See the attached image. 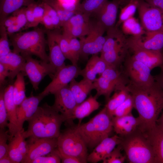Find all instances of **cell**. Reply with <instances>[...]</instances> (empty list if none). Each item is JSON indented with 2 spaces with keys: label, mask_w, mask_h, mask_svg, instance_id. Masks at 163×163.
Instances as JSON below:
<instances>
[{
  "label": "cell",
  "mask_w": 163,
  "mask_h": 163,
  "mask_svg": "<svg viewBox=\"0 0 163 163\" xmlns=\"http://www.w3.org/2000/svg\"><path fill=\"white\" fill-rule=\"evenodd\" d=\"M28 138V151L22 163H31L37 158L50 153L57 147V138Z\"/></svg>",
  "instance_id": "7c38bea8"
},
{
  "label": "cell",
  "mask_w": 163,
  "mask_h": 163,
  "mask_svg": "<svg viewBox=\"0 0 163 163\" xmlns=\"http://www.w3.org/2000/svg\"><path fill=\"white\" fill-rule=\"evenodd\" d=\"M133 108V100L130 93L125 101L114 111L113 117H120L132 113Z\"/></svg>",
  "instance_id": "7bdbcfd3"
},
{
  "label": "cell",
  "mask_w": 163,
  "mask_h": 163,
  "mask_svg": "<svg viewBox=\"0 0 163 163\" xmlns=\"http://www.w3.org/2000/svg\"><path fill=\"white\" fill-rule=\"evenodd\" d=\"M91 21L88 25L85 26L62 28V34L71 38H80L87 36L90 31Z\"/></svg>",
  "instance_id": "f35d334b"
},
{
  "label": "cell",
  "mask_w": 163,
  "mask_h": 163,
  "mask_svg": "<svg viewBox=\"0 0 163 163\" xmlns=\"http://www.w3.org/2000/svg\"><path fill=\"white\" fill-rule=\"evenodd\" d=\"M128 50L127 44L110 51L101 53L100 57L110 67L117 68Z\"/></svg>",
  "instance_id": "f1b7e54d"
},
{
  "label": "cell",
  "mask_w": 163,
  "mask_h": 163,
  "mask_svg": "<svg viewBox=\"0 0 163 163\" xmlns=\"http://www.w3.org/2000/svg\"><path fill=\"white\" fill-rule=\"evenodd\" d=\"M57 148L49 154L37 158L31 163H61V160L57 152Z\"/></svg>",
  "instance_id": "7dc6e473"
},
{
  "label": "cell",
  "mask_w": 163,
  "mask_h": 163,
  "mask_svg": "<svg viewBox=\"0 0 163 163\" xmlns=\"http://www.w3.org/2000/svg\"><path fill=\"white\" fill-rule=\"evenodd\" d=\"M69 87L77 105L84 101L91 91L94 89L93 82L84 78L79 82L73 79Z\"/></svg>",
  "instance_id": "d4e9b609"
},
{
  "label": "cell",
  "mask_w": 163,
  "mask_h": 163,
  "mask_svg": "<svg viewBox=\"0 0 163 163\" xmlns=\"http://www.w3.org/2000/svg\"><path fill=\"white\" fill-rule=\"evenodd\" d=\"M113 129L117 134L123 137L129 135L137 130L141 123L138 117H135L131 113L120 117L112 118Z\"/></svg>",
  "instance_id": "d6986e66"
},
{
  "label": "cell",
  "mask_w": 163,
  "mask_h": 163,
  "mask_svg": "<svg viewBox=\"0 0 163 163\" xmlns=\"http://www.w3.org/2000/svg\"><path fill=\"white\" fill-rule=\"evenodd\" d=\"M57 152L62 163H82L78 159L73 156L65 154L60 152L57 148Z\"/></svg>",
  "instance_id": "9f6ffc18"
},
{
  "label": "cell",
  "mask_w": 163,
  "mask_h": 163,
  "mask_svg": "<svg viewBox=\"0 0 163 163\" xmlns=\"http://www.w3.org/2000/svg\"><path fill=\"white\" fill-rule=\"evenodd\" d=\"M122 150L120 144L115 147L102 161L103 163H123L126 157L121 152Z\"/></svg>",
  "instance_id": "f6af8a7d"
},
{
  "label": "cell",
  "mask_w": 163,
  "mask_h": 163,
  "mask_svg": "<svg viewBox=\"0 0 163 163\" xmlns=\"http://www.w3.org/2000/svg\"><path fill=\"white\" fill-rule=\"evenodd\" d=\"M143 133L152 146L156 163H163V129L156 124L154 127Z\"/></svg>",
  "instance_id": "603a6c76"
},
{
  "label": "cell",
  "mask_w": 163,
  "mask_h": 163,
  "mask_svg": "<svg viewBox=\"0 0 163 163\" xmlns=\"http://www.w3.org/2000/svg\"><path fill=\"white\" fill-rule=\"evenodd\" d=\"M27 130L24 132L25 138H57L65 120L52 106L45 103L39 106L33 115L27 121Z\"/></svg>",
  "instance_id": "7a4b0ae2"
},
{
  "label": "cell",
  "mask_w": 163,
  "mask_h": 163,
  "mask_svg": "<svg viewBox=\"0 0 163 163\" xmlns=\"http://www.w3.org/2000/svg\"><path fill=\"white\" fill-rule=\"evenodd\" d=\"M156 124L159 127L163 129V112L160 117L158 119Z\"/></svg>",
  "instance_id": "be15d7a7"
},
{
  "label": "cell",
  "mask_w": 163,
  "mask_h": 163,
  "mask_svg": "<svg viewBox=\"0 0 163 163\" xmlns=\"http://www.w3.org/2000/svg\"><path fill=\"white\" fill-rule=\"evenodd\" d=\"M120 6L116 0L108 1L94 15L97 21L104 27L106 31L115 26Z\"/></svg>",
  "instance_id": "ac0fdd59"
},
{
  "label": "cell",
  "mask_w": 163,
  "mask_h": 163,
  "mask_svg": "<svg viewBox=\"0 0 163 163\" xmlns=\"http://www.w3.org/2000/svg\"><path fill=\"white\" fill-rule=\"evenodd\" d=\"M122 140V137L117 135L105 139L97 145L92 152L88 155L87 161L96 163L103 161L116 145L121 143Z\"/></svg>",
  "instance_id": "e0dca14e"
},
{
  "label": "cell",
  "mask_w": 163,
  "mask_h": 163,
  "mask_svg": "<svg viewBox=\"0 0 163 163\" xmlns=\"http://www.w3.org/2000/svg\"><path fill=\"white\" fill-rule=\"evenodd\" d=\"M160 73L154 76L155 81L163 90V65L160 67Z\"/></svg>",
  "instance_id": "94428289"
},
{
  "label": "cell",
  "mask_w": 163,
  "mask_h": 163,
  "mask_svg": "<svg viewBox=\"0 0 163 163\" xmlns=\"http://www.w3.org/2000/svg\"><path fill=\"white\" fill-rule=\"evenodd\" d=\"M106 31L104 27L96 20L91 21L90 30L86 37L80 38L82 45L80 57L86 58L90 55L101 53L106 40L104 36Z\"/></svg>",
  "instance_id": "52a82bcc"
},
{
  "label": "cell",
  "mask_w": 163,
  "mask_h": 163,
  "mask_svg": "<svg viewBox=\"0 0 163 163\" xmlns=\"http://www.w3.org/2000/svg\"><path fill=\"white\" fill-rule=\"evenodd\" d=\"M122 138L120 144L129 163H156L154 152L149 140L138 129Z\"/></svg>",
  "instance_id": "277c9868"
},
{
  "label": "cell",
  "mask_w": 163,
  "mask_h": 163,
  "mask_svg": "<svg viewBox=\"0 0 163 163\" xmlns=\"http://www.w3.org/2000/svg\"><path fill=\"white\" fill-rule=\"evenodd\" d=\"M126 44L128 49L133 53L131 57L149 67L152 70L163 65V55L161 51L145 49L128 42Z\"/></svg>",
  "instance_id": "4fadbf2b"
},
{
  "label": "cell",
  "mask_w": 163,
  "mask_h": 163,
  "mask_svg": "<svg viewBox=\"0 0 163 163\" xmlns=\"http://www.w3.org/2000/svg\"><path fill=\"white\" fill-rule=\"evenodd\" d=\"M53 94L55 99L52 107L62 115L67 124L72 125L74 111L77 104L69 85L59 89Z\"/></svg>",
  "instance_id": "8fae6325"
},
{
  "label": "cell",
  "mask_w": 163,
  "mask_h": 163,
  "mask_svg": "<svg viewBox=\"0 0 163 163\" xmlns=\"http://www.w3.org/2000/svg\"><path fill=\"white\" fill-rule=\"evenodd\" d=\"M16 22V17L12 14L11 16H8L2 21L0 22V24H2L6 28H7L13 25Z\"/></svg>",
  "instance_id": "680465c9"
},
{
  "label": "cell",
  "mask_w": 163,
  "mask_h": 163,
  "mask_svg": "<svg viewBox=\"0 0 163 163\" xmlns=\"http://www.w3.org/2000/svg\"><path fill=\"white\" fill-rule=\"evenodd\" d=\"M81 70L77 65H65L56 70L51 82L40 94L44 97L50 94H53L80 75Z\"/></svg>",
  "instance_id": "30bf717a"
},
{
  "label": "cell",
  "mask_w": 163,
  "mask_h": 163,
  "mask_svg": "<svg viewBox=\"0 0 163 163\" xmlns=\"http://www.w3.org/2000/svg\"><path fill=\"white\" fill-rule=\"evenodd\" d=\"M41 24H43L46 30H52L55 29L50 17L45 13Z\"/></svg>",
  "instance_id": "6f0895ef"
},
{
  "label": "cell",
  "mask_w": 163,
  "mask_h": 163,
  "mask_svg": "<svg viewBox=\"0 0 163 163\" xmlns=\"http://www.w3.org/2000/svg\"><path fill=\"white\" fill-rule=\"evenodd\" d=\"M75 128L87 147L93 148L97 145L94 126L91 119L84 124H78Z\"/></svg>",
  "instance_id": "f546056e"
},
{
  "label": "cell",
  "mask_w": 163,
  "mask_h": 163,
  "mask_svg": "<svg viewBox=\"0 0 163 163\" xmlns=\"http://www.w3.org/2000/svg\"><path fill=\"white\" fill-rule=\"evenodd\" d=\"M108 0H84L81 3L78 12L87 14L91 17L94 15Z\"/></svg>",
  "instance_id": "e575fe53"
},
{
  "label": "cell",
  "mask_w": 163,
  "mask_h": 163,
  "mask_svg": "<svg viewBox=\"0 0 163 163\" xmlns=\"http://www.w3.org/2000/svg\"><path fill=\"white\" fill-rule=\"evenodd\" d=\"M8 155L13 163H21L24 159V156L21 152L18 145L16 134L9 141L8 144Z\"/></svg>",
  "instance_id": "60d3db41"
},
{
  "label": "cell",
  "mask_w": 163,
  "mask_h": 163,
  "mask_svg": "<svg viewBox=\"0 0 163 163\" xmlns=\"http://www.w3.org/2000/svg\"><path fill=\"white\" fill-rule=\"evenodd\" d=\"M113 96L108 100L105 107L107 111L112 118L115 109L126 99L130 94L128 86L123 85L116 88Z\"/></svg>",
  "instance_id": "4316f807"
},
{
  "label": "cell",
  "mask_w": 163,
  "mask_h": 163,
  "mask_svg": "<svg viewBox=\"0 0 163 163\" xmlns=\"http://www.w3.org/2000/svg\"><path fill=\"white\" fill-rule=\"evenodd\" d=\"M10 138L8 131L0 129V158L8 155V145L7 142Z\"/></svg>",
  "instance_id": "681fc988"
},
{
  "label": "cell",
  "mask_w": 163,
  "mask_h": 163,
  "mask_svg": "<svg viewBox=\"0 0 163 163\" xmlns=\"http://www.w3.org/2000/svg\"><path fill=\"white\" fill-rule=\"evenodd\" d=\"M50 31L53 36L59 45L66 59L69 60L72 63V59L67 37L62 33H61L58 29H54Z\"/></svg>",
  "instance_id": "d590c367"
},
{
  "label": "cell",
  "mask_w": 163,
  "mask_h": 163,
  "mask_svg": "<svg viewBox=\"0 0 163 163\" xmlns=\"http://www.w3.org/2000/svg\"><path fill=\"white\" fill-rule=\"evenodd\" d=\"M141 24L145 31L163 30V11L140 0L138 8Z\"/></svg>",
  "instance_id": "ba28073f"
},
{
  "label": "cell",
  "mask_w": 163,
  "mask_h": 163,
  "mask_svg": "<svg viewBox=\"0 0 163 163\" xmlns=\"http://www.w3.org/2000/svg\"><path fill=\"white\" fill-rule=\"evenodd\" d=\"M121 25V30L125 35L136 37L140 36L145 32L141 24L134 17L126 20Z\"/></svg>",
  "instance_id": "1f68e13d"
},
{
  "label": "cell",
  "mask_w": 163,
  "mask_h": 163,
  "mask_svg": "<svg viewBox=\"0 0 163 163\" xmlns=\"http://www.w3.org/2000/svg\"><path fill=\"white\" fill-rule=\"evenodd\" d=\"M4 88H1L0 91V129H4L8 127V123L7 111L5 104Z\"/></svg>",
  "instance_id": "bcb514c9"
},
{
  "label": "cell",
  "mask_w": 163,
  "mask_h": 163,
  "mask_svg": "<svg viewBox=\"0 0 163 163\" xmlns=\"http://www.w3.org/2000/svg\"><path fill=\"white\" fill-rule=\"evenodd\" d=\"M67 37L69 42L70 50L72 59V64L77 65V63L80 57L81 53L82 45V40L80 38V40H79L76 38Z\"/></svg>",
  "instance_id": "b9f144b4"
},
{
  "label": "cell",
  "mask_w": 163,
  "mask_h": 163,
  "mask_svg": "<svg viewBox=\"0 0 163 163\" xmlns=\"http://www.w3.org/2000/svg\"><path fill=\"white\" fill-rule=\"evenodd\" d=\"M107 79L116 86V88L126 85V82L117 68L109 67L100 75Z\"/></svg>",
  "instance_id": "74e56055"
},
{
  "label": "cell",
  "mask_w": 163,
  "mask_h": 163,
  "mask_svg": "<svg viewBox=\"0 0 163 163\" xmlns=\"http://www.w3.org/2000/svg\"><path fill=\"white\" fill-rule=\"evenodd\" d=\"M13 85L10 84L4 89V97L9 121L8 132L11 140L18 132L16 114L17 106L14 102L13 95Z\"/></svg>",
  "instance_id": "ffe728a7"
},
{
  "label": "cell",
  "mask_w": 163,
  "mask_h": 163,
  "mask_svg": "<svg viewBox=\"0 0 163 163\" xmlns=\"http://www.w3.org/2000/svg\"><path fill=\"white\" fill-rule=\"evenodd\" d=\"M35 0H0V22L18 9L26 7Z\"/></svg>",
  "instance_id": "83f0119b"
},
{
  "label": "cell",
  "mask_w": 163,
  "mask_h": 163,
  "mask_svg": "<svg viewBox=\"0 0 163 163\" xmlns=\"http://www.w3.org/2000/svg\"><path fill=\"white\" fill-rule=\"evenodd\" d=\"M24 73L21 72L16 76L13 85V95L17 106L19 105L27 97L26 95L25 83Z\"/></svg>",
  "instance_id": "d6a6232c"
},
{
  "label": "cell",
  "mask_w": 163,
  "mask_h": 163,
  "mask_svg": "<svg viewBox=\"0 0 163 163\" xmlns=\"http://www.w3.org/2000/svg\"><path fill=\"white\" fill-rule=\"evenodd\" d=\"M32 9L35 18L39 23H41L45 11L42 2L38 3L35 1L32 3Z\"/></svg>",
  "instance_id": "db71d44e"
},
{
  "label": "cell",
  "mask_w": 163,
  "mask_h": 163,
  "mask_svg": "<svg viewBox=\"0 0 163 163\" xmlns=\"http://www.w3.org/2000/svg\"><path fill=\"white\" fill-rule=\"evenodd\" d=\"M58 149L62 153L87 163V146L75 127H72L61 133L57 138Z\"/></svg>",
  "instance_id": "5b68a950"
},
{
  "label": "cell",
  "mask_w": 163,
  "mask_h": 163,
  "mask_svg": "<svg viewBox=\"0 0 163 163\" xmlns=\"http://www.w3.org/2000/svg\"><path fill=\"white\" fill-rule=\"evenodd\" d=\"M25 7H23L14 12L12 14L16 18L15 24L23 30L26 25L27 20L25 13Z\"/></svg>",
  "instance_id": "f5cc1de1"
},
{
  "label": "cell",
  "mask_w": 163,
  "mask_h": 163,
  "mask_svg": "<svg viewBox=\"0 0 163 163\" xmlns=\"http://www.w3.org/2000/svg\"><path fill=\"white\" fill-rule=\"evenodd\" d=\"M151 5L163 11V0H143Z\"/></svg>",
  "instance_id": "91938a15"
},
{
  "label": "cell",
  "mask_w": 163,
  "mask_h": 163,
  "mask_svg": "<svg viewBox=\"0 0 163 163\" xmlns=\"http://www.w3.org/2000/svg\"><path fill=\"white\" fill-rule=\"evenodd\" d=\"M44 97L39 94L34 96L31 93L17 107L16 110L18 131L23 128L24 122L27 121L34 114L40 102Z\"/></svg>",
  "instance_id": "5bb4252c"
},
{
  "label": "cell",
  "mask_w": 163,
  "mask_h": 163,
  "mask_svg": "<svg viewBox=\"0 0 163 163\" xmlns=\"http://www.w3.org/2000/svg\"><path fill=\"white\" fill-rule=\"evenodd\" d=\"M41 0L42 1V0Z\"/></svg>",
  "instance_id": "03108f58"
},
{
  "label": "cell",
  "mask_w": 163,
  "mask_h": 163,
  "mask_svg": "<svg viewBox=\"0 0 163 163\" xmlns=\"http://www.w3.org/2000/svg\"><path fill=\"white\" fill-rule=\"evenodd\" d=\"M32 3L26 7L25 8V13L27 23L24 29L35 27L39 24L37 21L34 17L33 11Z\"/></svg>",
  "instance_id": "816d5d0a"
},
{
  "label": "cell",
  "mask_w": 163,
  "mask_h": 163,
  "mask_svg": "<svg viewBox=\"0 0 163 163\" xmlns=\"http://www.w3.org/2000/svg\"><path fill=\"white\" fill-rule=\"evenodd\" d=\"M46 33L49 50V62L57 70L66 65L65 60L66 59L58 43L53 36L50 30H46Z\"/></svg>",
  "instance_id": "cb8c5ba5"
},
{
  "label": "cell",
  "mask_w": 163,
  "mask_h": 163,
  "mask_svg": "<svg viewBox=\"0 0 163 163\" xmlns=\"http://www.w3.org/2000/svg\"><path fill=\"white\" fill-rule=\"evenodd\" d=\"M94 126L97 145L109 137L113 129L112 118L108 113L105 107L91 119Z\"/></svg>",
  "instance_id": "2e32d148"
},
{
  "label": "cell",
  "mask_w": 163,
  "mask_h": 163,
  "mask_svg": "<svg viewBox=\"0 0 163 163\" xmlns=\"http://www.w3.org/2000/svg\"><path fill=\"white\" fill-rule=\"evenodd\" d=\"M128 42L141 48L154 51H161L163 49V30L147 32L140 36H130L127 38Z\"/></svg>",
  "instance_id": "9a60e30c"
},
{
  "label": "cell",
  "mask_w": 163,
  "mask_h": 163,
  "mask_svg": "<svg viewBox=\"0 0 163 163\" xmlns=\"http://www.w3.org/2000/svg\"><path fill=\"white\" fill-rule=\"evenodd\" d=\"M23 56L26 59L24 72L28 78L33 88L36 91L44 78L49 75L52 78L56 70L49 62L35 59L31 56Z\"/></svg>",
  "instance_id": "8992f818"
},
{
  "label": "cell",
  "mask_w": 163,
  "mask_h": 163,
  "mask_svg": "<svg viewBox=\"0 0 163 163\" xmlns=\"http://www.w3.org/2000/svg\"><path fill=\"white\" fill-rule=\"evenodd\" d=\"M90 16L81 12L73 15L62 27V28L84 26L88 25L91 20Z\"/></svg>",
  "instance_id": "ab89813d"
},
{
  "label": "cell",
  "mask_w": 163,
  "mask_h": 163,
  "mask_svg": "<svg viewBox=\"0 0 163 163\" xmlns=\"http://www.w3.org/2000/svg\"><path fill=\"white\" fill-rule=\"evenodd\" d=\"M0 63L6 66L9 71V79L12 81L17 75L24 72L26 63L25 58L19 54L11 52L0 57Z\"/></svg>",
  "instance_id": "7402d4cb"
},
{
  "label": "cell",
  "mask_w": 163,
  "mask_h": 163,
  "mask_svg": "<svg viewBox=\"0 0 163 163\" xmlns=\"http://www.w3.org/2000/svg\"><path fill=\"white\" fill-rule=\"evenodd\" d=\"M109 67L100 56L97 54L92 55L85 67L81 69L80 75L83 78L93 82L97 78V75H101Z\"/></svg>",
  "instance_id": "44dd1931"
},
{
  "label": "cell",
  "mask_w": 163,
  "mask_h": 163,
  "mask_svg": "<svg viewBox=\"0 0 163 163\" xmlns=\"http://www.w3.org/2000/svg\"><path fill=\"white\" fill-rule=\"evenodd\" d=\"M9 71L8 68L3 64L0 63V88H4L6 83V78L8 77Z\"/></svg>",
  "instance_id": "11a10c76"
},
{
  "label": "cell",
  "mask_w": 163,
  "mask_h": 163,
  "mask_svg": "<svg viewBox=\"0 0 163 163\" xmlns=\"http://www.w3.org/2000/svg\"><path fill=\"white\" fill-rule=\"evenodd\" d=\"M119 3L120 5L123 6V7L126 5L130 0H116Z\"/></svg>",
  "instance_id": "e7e4bbea"
},
{
  "label": "cell",
  "mask_w": 163,
  "mask_h": 163,
  "mask_svg": "<svg viewBox=\"0 0 163 163\" xmlns=\"http://www.w3.org/2000/svg\"><path fill=\"white\" fill-rule=\"evenodd\" d=\"M8 36L6 28L3 25L0 24V57L12 52L10 49Z\"/></svg>",
  "instance_id": "ee69618b"
},
{
  "label": "cell",
  "mask_w": 163,
  "mask_h": 163,
  "mask_svg": "<svg viewBox=\"0 0 163 163\" xmlns=\"http://www.w3.org/2000/svg\"><path fill=\"white\" fill-rule=\"evenodd\" d=\"M125 66L126 74L132 83L139 86H148L155 82L154 76L151 74L150 69L131 56L126 59Z\"/></svg>",
  "instance_id": "9c48e42d"
},
{
  "label": "cell",
  "mask_w": 163,
  "mask_h": 163,
  "mask_svg": "<svg viewBox=\"0 0 163 163\" xmlns=\"http://www.w3.org/2000/svg\"><path fill=\"white\" fill-rule=\"evenodd\" d=\"M0 163H13V162L8 155L0 158Z\"/></svg>",
  "instance_id": "6125c7cd"
},
{
  "label": "cell",
  "mask_w": 163,
  "mask_h": 163,
  "mask_svg": "<svg viewBox=\"0 0 163 163\" xmlns=\"http://www.w3.org/2000/svg\"><path fill=\"white\" fill-rule=\"evenodd\" d=\"M133 97L134 108L141 123L138 129L144 132L155 126L163 109V90L155 81L152 85L141 86L129 81L127 85Z\"/></svg>",
  "instance_id": "6da1fadb"
},
{
  "label": "cell",
  "mask_w": 163,
  "mask_h": 163,
  "mask_svg": "<svg viewBox=\"0 0 163 163\" xmlns=\"http://www.w3.org/2000/svg\"><path fill=\"white\" fill-rule=\"evenodd\" d=\"M44 8L45 13L51 18L55 29H59L61 27L59 18L56 11L46 2H41Z\"/></svg>",
  "instance_id": "c3c4849f"
},
{
  "label": "cell",
  "mask_w": 163,
  "mask_h": 163,
  "mask_svg": "<svg viewBox=\"0 0 163 163\" xmlns=\"http://www.w3.org/2000/svg\"><path fill=\"white\" fill-rule=\"evenodd\" d=\"M100 105L101 104L97 101L96 97L91 95L87 99L76 106L73 113V120L78 119L79 121L78 124H81L83 118L98 110Z\"/></svg>",
  "instance_id": "484cf974"
},
{
  "label": "cell",
  "mask_w": 163,
  "mask_h": 163,
  "mask_svg": "<svg viewBox=\"0 0 163 163\" xmlns=\"http://www.w3.org/2000/svg\"><path fill=\"white\" fill-rule=\"evenodd\" d=\"M62 6L66 10L78 12L81 4L80 0H57Z\"/></svg>",
  "instance_id": "f907efd6"
},
{
  "label": "cell",
  "mask_w": 163,
  "mask_h": 163,
  "mask_svg": "<svg viewBox=\"0 0 163 163\" xmlns=\"http://www.w3.org/2000/svg\"><path fill=\"white\" fill-rule=\"evenodd\" d=\"M140 0H130L129 2L121 8L119 19L115 26L118 27L125 21L133 17L138 8Z\"/></svg>",
  "instance_id": "836d02e7"
},
{
  "label": "cell",
  "mask_w": 163,
  "mask_h": 163,
  "mask_svg": "<svg viewBox=\"0 0 163 163\" xmlns=\"http://www.w3.org/2000/svg\"><path fill=\"white\" fill-rule=\"evenodd\" d=\"M46 32L44 29L37 28L30 31L17 32L8 36L13 47L12 52L22 56L34 55L49 62L46 50L47 45Z\"/></svg>",
  "instance_id": "3957f363"
},
{
  "label": "cell",
  "mask_w": 163,
  "mask_h": 163,
  "mask_svg": "<svg viewBox=\"0 0 163 163\" xmlns=\"http://www.w3.org/2000/svg\"><path fill=\"white\" fill-rule=\"evenodd\" d=\"M42 1L48 4L56 11L59 18L62 27L73 15L77 13L66 10L57 0H42Z\"/></svg>",
  "instance_id": "8d00e7d4"
},
{
  "label": "cell",
  "mask_w": 163,
  "mask_h": 163,
  "mask_svg": "<svg viewBox=\"0 0 163 163\" xmlns=\"http://www.w3.org/2000/svg\"><path fill=\"white\" fill-rule=\"evenodd\" d=\"M93 83L94 89L96 91V94L94 96L97 98L100 96L104 95L108 100L111 94L116 88L114 84L101 76L97 78Z\"/></svg>",
  "instance_id": "4dcf8cb0"
}]
</instances>
